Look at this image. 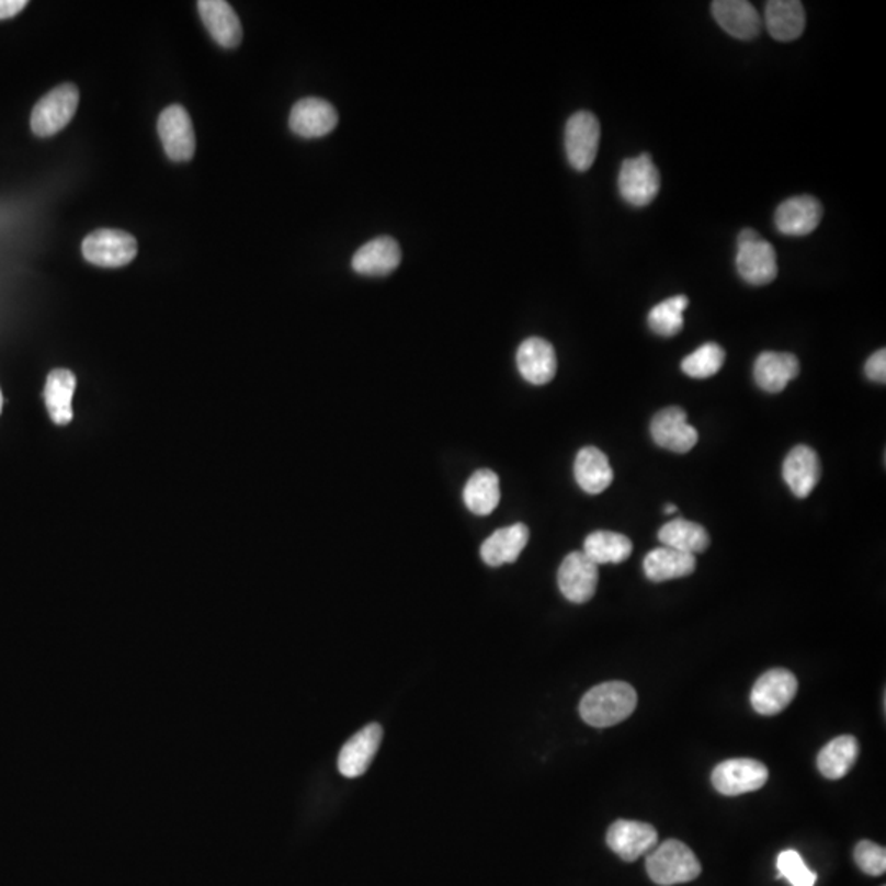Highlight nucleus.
I'll return each mask as SVG.
<instances>
[{"label": "nucleus", "instance_id": "nucleus-1", "mask_svg": "<svg viewBox=\"0 0 886 886\" xmlns=\"http://www.w3.org/2000/svg\"><path fill=\"white\" fill-rule=\"evenodd\" d=\"M637 707V693L629 683L607 681L584 694L580 714L593 727H611L626 720Z\"/></svg>", "mask_w": 886, "mask_h": 886}, {"label": "nucleus", "instance_id": "nucleus-2", "mask_svg": "<svg viewBox=\"0 0 886 886\" xmlns=\"http://www.w3.org/2000/svg\"><path fill=\"white\" fill-rule=\"evenodd\" d=\"M647 874L654 884L673 886L690 884L701 875L694 852L677 839H668L647 855Z\"/></svg>", "mask_w": 886, "mask_h": 886}, {"label": "nucleus", "instance_id": "nucleus-3", "mask_svg": "<svg viewBox=\"0 0 886 886\" xmlns=\"http://www.w3.org/2000/svg\"><path fill=\"white\" fill-rule=\"evenodd\" d=\"M79 105V91L75 84H63L39 99L30 118L32 132L46 138L61 132L75 117Z\"/></svg>", "mask_w": 886, "mask_h": 886}, {"label": "nucleus", "instance_id": "nucleus-4", "mask_svg": "<svg viewBox=\"0 0 886 886\" xmlns=\"http://www.w3.org/2000/svg\"><path fill=\"white\" fill-rule=\"evenodd\" d=\"M601 125L597 115L580 111L568 118L565 127V151L568 161L577 171L593 167L600 150Z\"/></svg>", "mask_w": 886, "mask_h": 886}, {"label": "nucleus", "instance_id": "nucleus-5", "mask_svg": "<svg viewBox=\"0 0 886 886\" xmlns=\"http://www.w3.org/2000/svg\"><path fill=\"white\" fill-rule=\"evenodd\" d=\"M138 243L127 231L101 228L82 241V254L89 263L102 268H121L137 257Z\"/></svg>", "mask_w": 886, "mask_h": 886}, {"label": "nucleus", "instance_id": "nucleus-6", "mask_svg": "<svg viewBox=\"0 0 886 886\" xmlns=\"http://www.w3.org/2000/svg\"><path fill=\"white\" fill-rule=\"evenodd\" d=\"M659 191L660 171L649 154L624 161L620 173V193L627 204L649 206L659 196Z\"/></svg>", "mask_w": 886, "mask_h": 886}, {"label": "nucleus", "instance_id": "nucleus-7", "mask_svg": "<svg viewBox=\"0 0 886 886\" xmlns=\"http://www.w3.org/2000/svg\"><path fill=\"white\" fill-rule=\"evenodd\" d=\"M769 769L759 760L730 759L719 763L711 775L714 788L724 796H739L765 786Z\"/></svg>", "mask_w": 886, "mask_h": 886}, {"label": "nucleus", "instance_id": "nucleus-8", "mask_svg": "<svg viewBox=\"0 0 886 886\" xmlns=\"http://www.w3.org/2000/svg\"><path fill=\"white\" fill-rule=\"evenodd\" d=\"M796 693H798V680L795 674L785 668H773L753 684L750 703L762 716H775L788 707Z\"/></svg>", "mask_w": 886, "mask_h": 886}, {"label": "nucleus", "instance_id": "nucleus-9", "mask_svg": "<svg viewBox=\"0 0 886 886\" xmlns=\"http://www.w3.org/2000/svg\"><path fill=\"white\" fill-rule=\"evenodd\" d=\"M600 570L583 552L567 555L558 568V588L570 603H588L597 593Z\"/></svg>", "mask_w": 886, "mask_h": 886}, {"label": "nucleus", "instance_id": "nucleus-10", "mask_svg": "<svg viewBox=\"0 0 886 886\" xmlns=\"http://www.w3.org/2000/svg\"><path fill=\"white\" fill-rule=\"evenodd\" d=\"M158 134L164 151L173 161H190L196 151V135L186 109L171 105L161 112Z\"/></svg>", "mask_w": 886, "mask_h": 886}, {"label": "nucleus", "instance_id": "nucleus-11", "mask_svg": "<svg viewBox=\"0 0 886 886\" xmlns=\"http://www.w3.org/2000/svg\"><path fill=\"white\" fill-rule=\"evenodd\" d=\"M606 841L611 851L623 861L636 862L659 845V832L647 822L620 819L611 826Z\"/></svg>", "mask_w": 886, "mask_h": 886}, {"label": "nucleus", "instance_id": "nucleus-12", "mask_svg": "<svg viewBox=\"0 0 886 886\" xmlns=\"http://www.w3.org/2000/svg\"><path fill=\"white\" fill-rule=\"evenodd\" d=\"M736 266L740 277L752 286H765L779 276L775 248L762 238L737 245Z\"/></svg>", "mask_w": 886, "mask_h": 886}, {"label": "nucleus", "instance_id": "nucleus-13", "mask_svg": "<svg viewBox=\"0 0 886 886\" xmlns=\"http://www.w3.org/2000/svg\"><path fill=\"white\" fill-rule=\"evenodd\" d=\"M650 434L657 445L673 453L690 452L700 439L696 429L688 424L686 412L677 406L654 416Z\"/></svg>", "mask_w": 886, "mask_h": 886}, {"label": "nucleus", "instance_id": "nucleus-14", "mask_svg": "<svg viewBox=\"0 0 886 886\" xmlns=\"http://www.w3.org/2000/svg\"><path fill=\"white\" fill-rule=\"evenodd\" d=\"M339 124V114L323 99L306 98L296 102L289 115V127L303 138H322Z\"/></svg>", "mask_w": 886, "mask_h": 886}, {"label": "nucleus", "instance_id": "nucleus-15", "mask_svg": "<svg viewBox=\"0 0 886 886\" xmlns=\"http://www.w3.org/2000/svg\"><path fill=\"white\" fill-rule=\"evenodd\" d=\"M515 362L522 378L531 385H547L557 375V355L554 347L541 337L524 340L519 347Z\"/></svg>", "mask_w": 886, "mask_h": 886}, {"label": "nucleus", "instance_id": "nucleus-16", "mask_svg": "<svg viewBox=\"0 0 886 886\" xmlns=\"http://www.w3.org/2000/svg\"><path fill=\"white\" fill-rule=\"evenodd\" d=\"M821 478L818 453L808 445H798L783 462V479L796 498L805 499L815 491Z\"/></svg>", "mask_w": 886, "mask_h": 886}, {"label": "nucleus", "instance_id": "nucleus-17", "mask_svg": "<svg viewBox=\"0 0 886 886\" xmlns=\"http://www.w3.org/2000/svg\"><path fill=\"white\" fill-rule=\"evenodd\" d=\"M822 204L813 196H796L780 204L775 225L783 235L803 237L818 228L822 220Z\"/></svg>", "mask_w": 886, "mask_h": 886}, {"label": "nucleus", "instance_id": "nucleus-18", "mask_svg": "<svg viewBox=\"0 0 886 886\" xmlns=\"http://www.w3.org/2000/svg\"><path fill=\"white\" fill-rule=\"evenodd\" d=\"M401 248L391 237H378L359 248L352 268L362 276H388L401 264Z\"/></svg>", "mask_w": 886, "mask_h": 886}, {"label": "nucleus", "instance_id": "nucleus-19", "mask_svg": "<svg viewBox=\"0 0 886 886\" xmlns=\"http://www.w3.org/2000/svg\"><path fill=\"white\" fill-rule=\"evenodd\" d=\"M383 739L379 724H370L343 746L339 756V770L347 779H356L368 770Z\"/></svg>", "mask_w": 886, "mask_h": 886}, {"label": "nucleus", "instance_id": "nucleus-20", "mask_svg": "<svg viewBox=\"0 0 886 886\" xmlns=\"http://www.w3.org/2000/svg\"><path fill=\"white\" fill-rule=\"evenodd\" d=\"M717 25L737 39H752L762 30L756 7L746 0H716L711 5Z\"/></svg>", "mask_w": 886, "mask_h": 886}, {"label": "nucleus", "instance_id": "nucleus-21", "mask_svg": "<svg viewBox=\"0 0 886 886\" xmlns=\"http://www.w3.org/2000/svg\"><path fill=\"white\" fill-rule=\"evenodd\" d=\"M799 375V362L793 353L763 352L753 365V379L762 391L779 395Z\"/></svg>", "mask_w": 886, "mask_h": 886}, {"label": "nucleus", "instance_id": "nucleus-22", "mask_svg": "<svg viewBox=\"0 0 886 886\" xmlns=\"http://www.w3.org/2000/svg\"><path fill=\"white\" fill-rule=\"evenodd\" d=\"M197 7L204 25L220 46L235 48L240 45L243 29L230 3L224 0H201Z\"/></svg>", "mask_w": 886, "mask_h": 886}, {"label": "nucleus", "instance_id": "nucleus-23", "mask_svg": "<svg viewBox=\"0 0 886 886\" xmlns=\"http://www.w3.org/2000/svg\"><path fill=\"white\" fill-rule=\"evenodd\" d=\"M527 542L529 529L527 525L521 524V522L509 525V527L499 529L482 542L481 558L489 567L514 564L521 557Z\"/></svg>", "mask_w": 886, "mask_h": 886}, {"label": "nucleus", "instance_id": "nucleus-24", "mask_svg": "<svg viewBox=\"0 0 886 886\" xmlns=\"http://www.w3.org/2000/svg\"><path fill=\"white\" fill-rule=\"evenodd\" d=\"M765 25L776 42H793L805 32V7L798 0H770L765 7Z\"/></svg>", "mask_w": 886, "mask_h": 886}, {"label": "nucleus", "instance_id": "nucleus-25", "mask_svg": "<svg viewBox=\"0 0 886 886\" xmlns=\"http://www.w3.org/2000/svg\"><path fill=\"white\" fill-rule=\"evenodd\" d=\"M575 478L588 495H601L614 479L610 459L597 446H584L575 459Z\"/></svg>", "mask_w": 886, "mask_h": 886}, {"label": "nucleus", "instance_id": "nucleus-26", "mask_svg": "<svg viewBox=\"0 0 886 886\" xmlns=\"http://www.w3.org/2000/svg\"><path fill=\"white\" fill-rule=\"evenodd\" d=\"M696 570V557L670 547H660L649 552L644 558V571L647 578L656 583L690 577Z\"/></svg>", "mask_w": 886, "mask_h": 886}, {"label": "nucleus", "instance_id": "nucleus-27", "mask_svg": "<svg viewBox=\"0 0 886 886\" xmlns=\"http://www.w3.org/2000/svg\"><path fill=\"white\" fill-rule=\"evenodd\" d=\"M76 391V376L68 370L49 373L45 385V405L55 424L66 425L72 419V396Z\"/></svg>", "mask_w": 886, "mask_h": 886}, {"label": "nucleus", "instance_id": "nucleus-28", "mask_svg": "<svg viewBox=\"0 0 886 886\" xmlns=\"http://www.w3.org/2000/svg\"><path fill=\"white\" fill-rule=\"evenodd\" d=\"M659 541L662 542L663 547L674 548V550L694 555V557L696 554L706 552L711 544L706 529L696 522L686 521V519H674V521L667 522L660 529Z\"/></svg>", "mask_w": 886, "mask_h": 886}, {"label": "nucleus", "instance_id": "nucleus-29", "mask_svg": "<svg viewBox=\"0 0 886 886\" xmlns=\"http://www.w3.org/2000/svg\"><path fill=\"white\" fill-rule=\"evenodd\" d=\"M501 491L499 478L491 469L482 468L473 473L463 489V501L466 508L476 515H489L498 508Z\"/></svg>", "mask_w": 886, "mask_h": 886}, {"label": "nucleus", "instance_id": "nucleus-30", "mask_svg": "<svg viewBox=\"0 0 886 886\" xmlns=\"http://www.w3.org/2000/svg\"><path fill=\"white\" fill-rule=\"evenodd\" d=\"M633 542L626 535L617 534V532L598 531L588 535L587 541H584L583 554L600 567V565L623 564L633 554Z\"/></svg>", "mask_w": 886, "mask_h": 886}, {"label": "nucleus", "instance_id": "nucleus-31", "mask_svg": "<svg viewBox=\"0 0 886 886\" xmlns=\"http://www.w3.org/2000/svg\"><path fill=\"white\" fill-rule=\"evenodd\" d=\"M859 757V742L854 736L836 737L822 747L818 756V769L826 779L839 780L848 775Z\"/></svg>", "mask_w": 886, "mask_h": 886}, {"label": "nucleus", "instance_id": "nucleus-32", "mask_svg": "<svg viewBox=\"0 0 886 886\" xmlns=\"http://www.w3.org/2000/svg\"><path fill=\"white\" fill-rule=\"evenodd\" d=\"M688 304L690 300L686 296H673L657 304L650 310L649 319H647L652 332L662 337L678 336L684 327L683 313L686 310Z\"/></svg>", "mask_w": 886, "mask_h": 886}, {"label": "nucleus", "instance_id": "nucleus-33", "mask_svg": "<svg viewBox=\"0 0 886 886\" xmlns=\"http://www.w3.org/2000/svg\"><path fill=\"white\" fill-rule=\"evenodd\" d=\"M724 360H726V352L723 347L717 343H706L681 362V370L690 378H711L723 368Z\"/></svg>", "mask_w": 886, "mask_h": 886}, {"label": "nucleus", "instance_id": "nucleus-34", "mask_svg": "<svg viewBox=\"0 0 886 886\" xmlns=\"http://www.w3.org/2000/svg\"><path fill=\"white\" fill-rule=\"evenodd\" d=\"M779 878H785L792 886H815L818 881L816 872L809 871L802 855L796 851H783L776 859Z\"/></svg>", "mask_w": 886, "mask_h": 886}, {"label": "nucleus", "instance_id": "nucleus-35", "mask_svg": "<svg viewBox=\"0 0 886 886\" xmlns=\"http://www.w3.org/2000/svg\"><path fill=\"white\" fill-rule=\"evenodd\" d=\"M859 868L871 877H881L886 872V851L871 841L859 842L854 851Z\"/></svg>", "mask_w": 886, "mask_h": 886}, {"label": "nucleus", "instance_id": "nucleus-36", "mask_svg": "<svg viewBox=\"0 0 886 886\" xmlns=\"http://www.w3.org/2000/svg\"><path fill=\"white\" fill-rule=\"evenodd\" d=\"M865 375L871 382L885 385L886 383V352L885 349L877 350L865 363Z\"/></svg>", "mask_w": 886, "mask_h": 886}, {"label": "nucleus", "instance_id": "nucleus-37", "mask_svg": "<svg viewBox=\"0 0 886 886\" xmlns=\"http://www.w3.org/2000/svg\"><path fill=\"white\" fill-rule=\"evenodd\" d=\"M26 5H29L26 0H0V20L19 15Z\"/></svg>", "mask_w": 886, "mask_h": 886}, {"label": "nucleus", "instance_id": "nucleus-38", "mask_svg": "<svg viewBox=\"0 0 886 886\" xmlns=\"http://www.w3.org/2000/svg\"><path fill=\"white\" fill-rule=\"evenodd\" d=\"M759 238L760 235L757 234L753 228H743V230L740 231L739 238H737V245L749 243V241L759 240Z\"/></svg>", "mask_w": 886, "mask_h": 886}, {"label": "nucleus", "instance_id": "nucleus-39", "mask_svg": "<svg viewBox=\"0 0 886 886\" xmlns=\"http://www.w3.org/2000/svg\"><path fill=\"white\" fill-rule=\"evenodd\" d=\"M674 512H677V506L674 504L664 506V514H674Z\"/></svg>", "mask_w": 886, "mask_h": 886}, {"label": "nucleus", "instance_id": "nucleus-40", "mask_svg": "<svg viewBox=\"0 0 886 886\" xmlns=\"http://www.w3.org/2000/svg\"><path fill=\"white\" fill-rule=\"evenodd\" d=\"M2 406H3V398L2 393H0V412H2Z\"/></svg>", "mask_w": 886, "mask_h": 886}]
</instances>
